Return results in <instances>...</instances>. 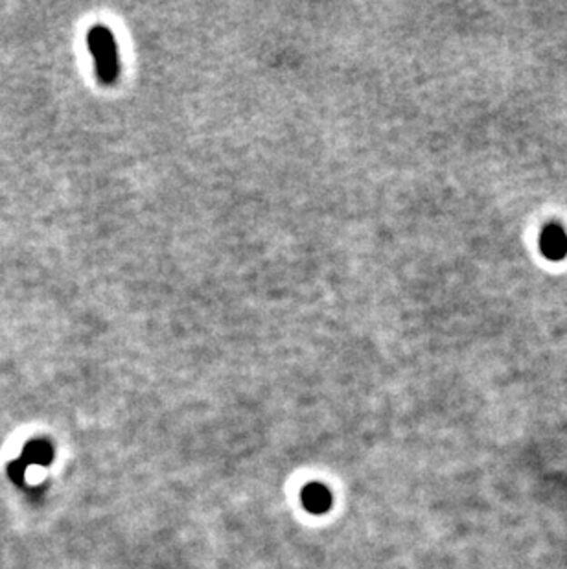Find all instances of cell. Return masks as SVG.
<instances>
[{"instance_id": "6da1fadb", "label": "cell", "mask_w": 567, "mask_h": 569, "mask_svg": "<svg viewBox=\"0 0 567 569\" xmlns=\"http://www.w3.org/2000/svg\"><path fill=\"white\" fill-rule=\"evenodd\" d=\"M87 48L95 59L96 77L102 86H113L120 76L116 39L106 25H95L87 32Z\"/></svg>"}, {"instance_id": "7a4b0ae2", "label": "cell", "mask_w": 567, "mask_h": 569, "mask_svg": "<svg viewBox=\"0 0 567 569\" xmlns=\"http://www.w3.org/2000/svg\"><path fill=\"white\" fill-rule=\"evenodd\" d=\"M302 505L313 514H324L332 507V494L320 483H311L302 491Z\"/></svg>"}, {"instance_id": "3957f363", "label": "cell", "mask_w": 567, "mask_h": 569, "mask_svg": "<svg viewBox=\"0 0 567 569\" xmlns=\"http://www.w3.org/2000/svg\"><path fill=\"white\" fill-rule=\"evenodd\" d=\"M52 457H54V448L48 441L45 439H34L30 441L25 450H23V461L30 466V464H35V466H46L52 462Z\"/></svg>"}, {"instance_id": "277c9868", "label": "cell", "mask_w": 567, "mask_h": 569, "mask_svg": "<svg viewBox=\"0 0 567 569\" xmlns=\"http://www.w3.org/2000/svg\"><path fill=\"white\" fill-rule=\"evenodd\" d=\"M542 249L549 259H562L565 255V236L558 229L545 230L542 238Z\"/></svg>"}, {"instance_id": "5b68a950", "label": "cell", "mask_w": 567, "mask_h": 569, "mask_svg": "<svg viewBox=\"0 0 567 569\" xmlns=\"http://www.w3.org/2000/svg\"><path fill=\"white\" fill-rule=\"evenodd\" d=\"M26 468H28V464H26L23 459H19V461H14V462L8 466V473H10V477H12L15 483H23V481H25Z\"/></svg>"}]
</instances>
